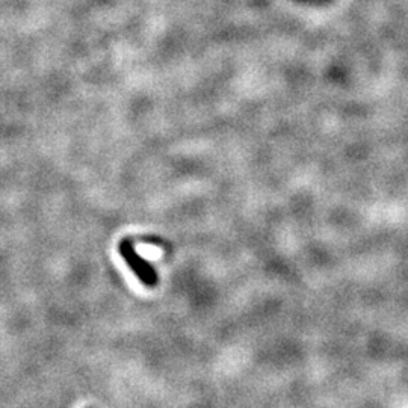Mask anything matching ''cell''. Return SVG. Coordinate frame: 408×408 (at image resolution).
Wrapping results in <instances>:
<instances>
[{"label": "cell", "mask_w": 408, "mask_h": 408, "mask_svg": "<svg viewBox=\"0 0 408 408\" xmlns=\"http://www.w3.org/2000/svg\"><path fill=\"white\" fill-rule=\"evenodd\" d=\"M118 251L123 256V259L130 266L132 271L135 272V276L143 281L147 288L157 286L159 277L156 269L135 251V246H133V242L130 239H123L118 245Z\"/></svg>", "instance_id": "1"}]
</instances>
